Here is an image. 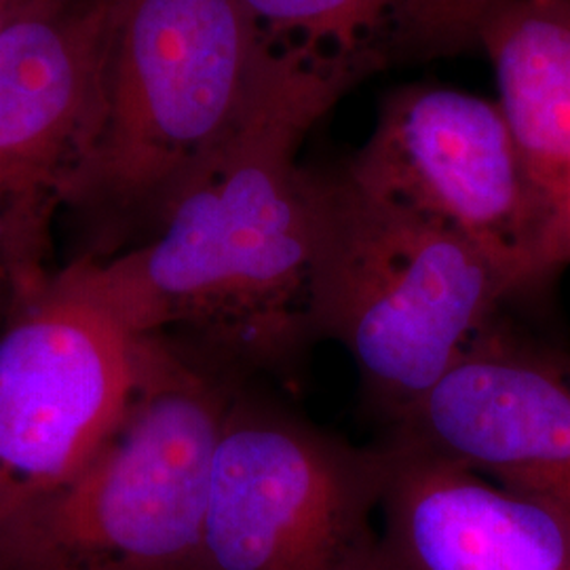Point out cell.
I'll return each instance as SVG.
<instances>
[{
  "label": "cell",
  "instance_id": "cell-1",
  "mask_svg": "<svg viewBox=\"0 0 570 570\" xmlns=\"http://www.w3.org/2000/svg\"><path fill=\"white\" fill-rule=\"evenodd\" d=\"M383 66L370 47L275 45L242 121L142 244L68 265L131 336H169L247 381L292 379L317 343V186L298 153Z\"/></svg>",
  "mask_w": 570,
  "mask_h": 570
},
{
  "label": "cell",
  "instance_id": "cell-2",
  "mask_svg": "<svg viewBox=\"0 0 570 570\" xmlns=\"http://www.w3.org/2000/svg\"><path fill=\"white\" fill-rule=\"evenodd\" d=\"M277 42L242 0H115L94 115L63 186L70 261L144 239L226 142Z\"/></svg>",
  "mask_w": 570,
  "mask_h": 570
},
{
  "label": "cell",
  "instance_id": "cell-3",
  "mask_svg": "<svg viewBox=\"0 0 570 570\" xmlns=\"http://www.w3.org/2000/svg\"><path fill=\"white\" fill-rule=\"evenodd\" d=\"M313 169L315 336L345 348L389 428L520 296L478 245L370 190L345 161Z\"/></svg>",
  "mask_w": 570,
  "mask_h": 570
},
{
  "label": "cell",
  "instance_id": "cell-4",
  "mask_svg": "<svg viewBox=\"0 0 570 570\" xmlns=\"http://www.w3.org/2000/svg\"><path fill=\"white\" fill-rule=\"evenodd\" d=\"M245 379L136 336L119 423L79 475L0 537V570H199L214 454Z\"/></svg>",
  "mask_w": 570,
  "mask_h": 570
},
{
  "label": "cell",
  "instance_id": "cell-5",
  "mask_svg": "<svg viewBox=\"0 0 570 570\" xmlns=\"http://www.w3.org/2000/svg\"><path fill=\"white\" fill-rule=\"evenodd\" d=\"M387 478L263 385L237 389L214 454L199 570H372Z\"/></svg>",
  "mask_w": 570,
  "mask_h": 570
},
{
  "label": "cell",
  "instance_id": "cell-6",
  "mask_svg": "<svg viewBox=\"0 0 570 570\" xmlns=\"http://www.w3.org/2000/svg\"><path fill=\"white\" fill-rule=\"evenodd\" d=\"M136 336L72 265L53 271L0 334V537L66 489L119 423Z\"/></svg>",
  "mask_w": 570,
  "mask_h": 570
},
{
  "label": "cell",
  "instance_id": "cell-7",
  "mask_svg": "<svg viewBox=\"0 0 570 570\" xmlns=\"http://www.w3.org/2000/svg\"><path fill=\"white\" fill-rule=\"evenodd\" d=\"M345 167L370 190L478 245L520 298L550 284L537 209L497 100L450 87H402L381 104Z\"/></svg>",
  "mask_w": 570,
  "mask_h": 570
},
{
  "label": "cell",
  "instance_id": "cell-8",
  "mask_svg": "<svg viewBox=\"0 0 570 570\" xmlns=\"http://www.w3.org/2000/svg\"><path fill=\"white\" fill-rule=\"evenodd\" d=\"M115 0H41L0 32V256L42 284L60 212L94 115Z\"/></svg>",
  "mask_w": 570,
  "mask_h": 570
},
{
  "label": "cell",
  "instance_id": "cell-9",
  "mask_svg": "<svg viewBox=\"0 0 570 570\" xmlns=\"http://www.w3.org/2000/svg\"><path fill=\"white\" fill-rule=\"evenodd\" d=\"M385 438L570 513V351L503 313Z\"/></svg>",
  "mask_w": 570,
  "mask_h": 570
},
{
  "label": "cell",
  "instance_id": "cell-10",
  "mask_svg": "<svg viewBox=\"0 0 570 570\" xmlns=\"http://www.w3.org/2000/svg\"><path fill=\"white\" fill-rule=\"evenodd\" d=\"M372 570H570V513L391 438Z\"/></svg>",
  "mask_w": 570,
  "mask_h": 570
},
{
  "label": "cell",
  "instance_id": "cell-11",
  "mask_svg": "<svg viewBox=\"0 0 570 570\" xmlns=\"http://www.w3.org/2000/svg\"><path fill=\"white\" fill-rule=\"evenodd\" d=\"M475 49L492 63L556 279L570 268V0H494Z\"/></svg>",
  "mask_w": 570,
  "mask_h": 570
},
{
  "label": "cell",
  "instance_id": "cell-12",
  "mask_svg": "<svg viewBox=\"0 0 570 570\" xmlns=\"http://www.w3.org/2000/svg\"><path fill=\"white\" fill-rule=\"evenodd\" d=\"M271 41L355 51L381 41L404 0H242Z\"/></svg>",
  "mask_w": 570,
  "mask_h": 570
},
{
  "label": "cell",
  "instance_id": "cell-13",
  "mask_svg": "<svg viewBox=\"0 0 570 570\" xmlns=\"http://www.w3.org/2000/svg\"><path fill=\"white\" fill-rule=\"evenodd\" d=\"M494 0H404L376 42L385 61L435 60L475 49V28Z\"/></svg>",
  "mask_w": 570,
  "mask_h": 570
},
{
  "label": "cell",
  "instance_id": "cell-14",
  "mask_svg": "<svg viewBox=\"0 0 570 570\" xmlns=\"http://www.w3.org/2000/svg\"><path fill=\"white\" fill-rule=\"evenodd\" d=\"M39 287V285H37ZM35 289V287H32ZM30 287L21 284L20 277L13 273V268L4 263L0 256V334L18 311L21 301L32 292Z\"/></svg>",
  "mask_w": 570,
  "mask_h": 570
},
{
  "label": "cell",
  "instance_id": "cell-15",
  "mask_svg": "<svg viewBox=\"0 0 570 570\" xmlns=\"http://www.w3.org/2000/svg\"><path fill=\"white\" fill-rule=\"evenodd\" d=\"M41 0H0V32L13 21L20 20L23 13H28Z\"/></svg>",
  "mask_w": 570,
  "mask_h": 570
}]
</instances>
